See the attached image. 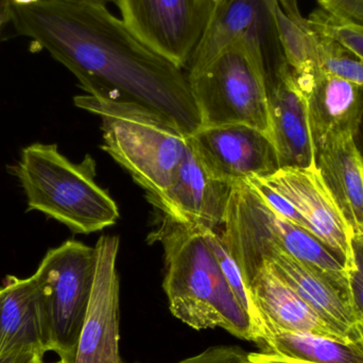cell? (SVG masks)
Here are the masks:
<instances>
[{"instance_id": "1", "label": "cell", "mask_w": 363, "mask_h": 363, "mask_svg": "<svg viewBox=\"0 0 363 363\" xmlns=\"http://www.w3.org/2000/svg\"><path fill=\"white\" fill-rule=\"evenodd\" d=\"M8 13L17 33L65 66L87 95L146 108L188 136L201 127L187 70L147 46L108 6L38 0L9 2Z\"/></svg>"}, {"instance_id": "2", "label": "cell", "mask_w": 363, "mask_h": 363, "mask_svg": "<svg viewBox=\"0 0 363 363\" xmlns=\"http://www.w3.org/2000/svg\"><path fill=\"white\" fill-rule=\"evenodd\" d=\"M153 239L163 245V287L172 315L196 330L222 328L256 343L249 315L239 304L201 228L164 216Z\"/></svg>"}, {"instance_id": "3", "label": "cell", "mask_w": 363, "mask_h": 363, "mask_svg": "<svg viewBox=\"0 0 363 363\" xmlns=\"http://www.w3.org/2000/svg\"><path fill=\"white\" fill-rule=\"evenodd\" d=\"M96 174L91 155L74 164L57 145L40 143L26 147L14 168L27 198V211H40L76 234L99 232L119 218L116 202L98 185Z\"/></svg>"}, {"instance_id": "4", "label": "cell", "mask_w": 363, "mask_h": 363, "mask_svg": "<svg viewBox=\"0 0 363 363\" xmlns=\"http://www.w3.org/2000/svg\"><path fill=\"white\" fill-rule=\"evenodd\" d=\"M222 239L247 287L264 259L281 252L351 291V273L313 235L275 213L247 182L233 185Z\"/></svg>"}, {"instance_id": "5", "label": "cell", "mask_w": 363, "mask_h": 363, "mask_svg": "<svg viewBox=\"0 0 363 363\" xmlns=\"http://www.w3.org/2000/svg\"><path fill=\"white\" fill-rule=\"evenodd\" d=\"M78 108L97 115L104 132L102 148L147 191L159 200L172 185L188 146V135L163 117L140 106L77 96Z\"/></svg>"}, {"instance_id": "6", "label": "cell", "mask_w": 363, "mask_h": 363, "mask_svg": "<svg viewBox=\"0 0 363 363\" xmlns=\"http://www.w3.org/2000/svg\"><path fill=\"white\" fill-rule=\"evenodd\" d=\"M188 77L201 127L240 123L270 138L266 72L243 40H235Z\"/></svg>"}, {"instance_id": "7", "label": "cell", "mask_w": 363, "mask_h": 363, "mask_svg": "<svg viewBox=\"0 0 363 363\" xmlns=\"http://www.w3.org/2000/svg\"><path fill=\"white\" fill-rule=\"evenodd\" d=\"M97 254L95 247L67 240L47 252L32 277L42 298L49 352L74 363L89 309Z\"/></svg>"}, {"instance_id": "8", "label": "cell", "mask_w": 363, "mask_h": 363, "mask_svg": "<svg viewBox=\"0 0 363 363\" xmlns=\"http://www.w3.org/2000/svg\"><path fill=\"white\" fill-rule=\"evenodd\" d=\"M279 0H223L188 64V74L199 72L218 53L241 40L262 62L267 83L274 81L288 65L277 32L275 10Z\"/></svg>"}, {"instance_id": "9", "label": "cell", "mask_w": 363, "mask_h": 363, "mask_svg": "<svg viewBox=\"0 0 363 363\" xmlns=\"http://www.w3.org/2000/svg\"><path fill=\"white\" fill-rule=\"evenodd\" d=\"M128 28L162 57L186 69L216 6L206 0H116Z\"/></svg>"}, {"instance_id": "10", "label": "cell", "mask_w": 363, "mask_h": 363, "mask_svg": "<svg viewBox=\"0 0 363 363\" xmlns=\"http://www.w3.org/2000/svg\"><path fill=\"white\" fill-rule=\"evenodd\" d=\"M190 147L209 176L234 184L267 179L281 169L268 134L251 125L200 127L188 136Z\"/></svg>"}, {"instance_id": "11", "label": "cell", "mask_w": 363, "mask_h": 363, "mask_svg": "<svg viewBox=\"0 0 363 363\" xmlns=\"http://www.w3.org/2000/svg\"><path fill=\"white\" fill-rule=\"evenodd\" d=\"M264 180L294 205L308 232L338 256L351 273L356 264L355 233L317 166L281 168Z\"/></svg>"}, {"instance_id": "12", "label": "cell", "mask_w": 363, "mask_h": 363, "mask_svg": "<svg viewBox=\"0 0 363 363\" xmlns=\"http://www.w3.org/2000/svg\"><path fill=\"white\" fill-rule=\"evenodd\" d=\"M118 236H104L95 245V281L74 363H123L119 355Z\"/></svg>"}, {"instance_id": "13", "label": "cell", "mask_w": 363, "mask_h": 363, "mask_svg": "<svg viewBox=\"0 0 363 363\" xmlns=\"http://www.w3.org/2000/svg\"><path fill=\"white\" fill-rule=\"evenodd\" d=\"M232 189V184L216 180L207 174L188 140L172 185L152 204L174 221L217 232L223 226Z\"/></svg>"}, {"instance_id": "14", "label": "cell", "mask_w": 363, "mask_h": 363, "mask_svg": "<svg viewBox=\"0 0 363 363\" xmlns=\"http://www.w3.org/2000/svg\"><path fill=\"white\" fill-rule=\"evenodd\" d=\"M270 138L279 168L317 166V148L311 130L308 101L289 66L269 85Z\"/></svg>"}, {"instance_id": "15", "label": "cell", "mask_w": 363, "mask_h": 363, "mask_svg": "<svg viewBox=\"0 0 363 363\" xmlns=\"http://www.w3.org/2000/svg\"><path fill=\"white\" fill-rule=\"evenodd\" d=\"M264 262L332 328L352 340L362 338L363 317L351 291L281 252H273Z\"/></svg>"}, {"instance_id": "16", "label": "cell", "mask_w": 363, "mask_h": 363, "mask_svg": "<svg viewBox=\"0 0 363 363\" xmlns=\"http://www.w3.org/2000/svg\"><path fill=\"white\" fill-rule=\"evenodd\" d=\"M247 290L264 325V342L269 335L277 330L307 333L342 342L357 341L347 338L324 321L267 262L256 273Z\"/></svg>"}, {"instance_id": "17", "label": "cell", "mask_w": 363, "mask_h": 363, "mask_svg": "<svg viewBox=\"0 0 363 363\" xmlns=\"http://www.w3.org/2000/svg\"><path fill=\"white\" fill-rule=\"evenodd\" d=\"M294 77L308 101L315 148L334 134H357L363 117L362 87L321 69Z\"/></svg>"}, {"instance_id": "18", "label": "cell", "mask_w": 363, "mask_h": 363, "mask_svg": "<svg viewBox=\"0 0 363 363\" xmlns=\"http://www.w3.org/2000/svg\"><path fill=\"white\" fill-rule=\"evenodd\" d=\"M17 349L48 353V330L34 277L9 275L0 287V354Z\"/></svg>"}, {"instance_id": "19", "label": "cell", "mask_w": 363, "mask_h": 363, "mask_svg": "<svg viewBox=\"0 0 363 363\" xmlns=\"http://www.w3.org/2000/svg\"><path fill=\"white\" fill-rule=\"evenodd\" d=\"M355 136L339 133L317 146V167L355 233L363 240V157Z\"/></svg>"}, {"instance_id": "20", "label": "cell", "mask_w": 363, "mask_h": 363, "mask_svg": "<svg viewBox=\"0 0 363 363\" xmlns=\"http://www.w3.org/2000/svg\"><path fill=\"white\" fill-rule=\"evenodd\" d=\"M262 352L311 363H363V337L353 342L307 333L277 330L269 335Z\"/></svg>"}, {"instance_id": "21", "label": "cell", "mask_w": 363, "mask_h": 363, "mask_svg": "<svg viewBox=\"0 0 363 363\" xmlns=\"http://www.w3.org/2000/svg\"><path fill=\"white\" fill-rule=\"evenodd\" d=\"M277 32L284 57L294 76L320 69L319 34L305 18L298 0H279L275 10Z\"/></svg>"}, {"instance_id": "22", "label": "cell", "mask_w": 363, "mask_h": 363, "mask_svg": "<svg viewBox=\"0 0 363 363\" xmlns=\"http://www.w3.org/2000/svg\"><path fill=\"white\" fill-rule=\"evenodd\" d=\"M318 34L320 69L349 81L363 89L362 60L335 38L321 32H318Z\"/></svg>"}, {"instance_id": "23", "label": "cell", "mask_w": 363, "mask_h": 363, "mask_svg": "<svg viewBox=\"0 0 363 363\" xmlns=\"http://www.w3.org/2000/svg\"><path fill=\"white\" fill-rule=\"evenodd\" d=\"M308 19L318 32L338 40L363 61V28L338 23L324 11H317Z\"/></svg>"}, {"instance_id": "24", "label": "cell", "mask_w": 363, "mask_h": 363, "mask_svg": "<svg viewBox=\"0 0 363 363\" xmlns=\"http://www.w3.org/2000/svg\"><path fill=\"white\" fill-rule=\"evenodd\" d=\"M255 189V191L262 196V200L275 211V213L281 215V217L286 218L289 220L292 223L301 226L304 230H308L307 223L303 219L302 216L298 213V211L294 208V205L285 198L281 196L277 190H275L272 186L269 185L264 179L262 178H251L245 181Z\"/></svg>"}, {"instance_id": "25", "label": "cell", "mask_w": 363, "mask_h": 363, "mask_svg": "<svg viewBox=\"0 0 363 363\" xmlns=\"http://www.w3.org/2000/svg\"><path fill=\"white\" fill-rule=\"evenodd\" d=\"M323 11L343 25L363 28V0H318Z\"/></svg>"}, {"instance_id": "26", "label": "cell", "mask_w": 363, "mask_h": 363, "mask_svg": "<svg viewBox=\"0 0 363 363\" xmlns=\"http://www.w3.org/2000/svg\"><path fill=\"white\" fill-rule=\"evenodd\" d=\"M247 355L239 347H213L178 363H240Z\"/></svg>"}, {"instance_id": "27", "label": "cell", "mask_w": 363, "mask_h": 363, "mask_svg": "<svg viewBox=\"0 0 363 363\" xmlns=\"http://www.w3.org/2000/svg\"><path fill=\"white\" fill-rule=\"evenodd\" d=\"M356 264L351 271V291L354 302L363 317V240L355 238Z\"/></svg>"}, {"instance_id": "28", "label": "cell", "mask_w": 363, "mask_h": 363, "mask_svg": "<svg viewBox=\"0 0 363 363\" xmlns=\"http://www.w3.org/2000/svg\"><path fill=\"white\" fill-rule=\"evenodd\" d=\"M44 352L34 349H17L0 354V363H44Z\"/></svg>"}, {"instance_id": "29", "label": "cell", "mask_w": 363, "mask_h": 363, "mask_svg": "<svg viewBox=\"0 0 363 363\" xmlns=\"http://www.w3.org/2000/svg\"><path fill=\"white\" fill-rule=\"evenodd\" d=\"M240 363H311L301 362V360L292 359V358L284 357L277 354L266 353H247V357Z\"/></svg>"}, {"instance_id": "30", "label": "cell", "mask_w": 363, "mask_h": 363, "mask_svg": "<svg viewBox=\"0 0 363 363\" xmlns=\"http://www.w3.org/2000/svg\"><path fill=\"white\" fill-rule=\"evenodd\" d=\"M8 1L10 4H15V6H26L36 4L38 0H8Z\"/></svg>"}, {"instance_id": "31", "label": "cell", "mask_w": 363, "mask_h": 363, "mask_svg": "<svg viewBox=\"0 0 363 363\" xmlns=\"http://www.w3.org/2000/svg\"><path fill=\"white\" fill-rule=\"evenodd\" d=\"M86 1L94 2V4H102V6H108V4H116V0H86Z\"/></svg>"}, {"instance_id": "32", "label": "cell", "mask_w": 363, "mask_h": 363, "mask_svg": "<svg viewBox=\"0 0 363 363\" xmlns=\"http://www.w3.org/2000/svg\"><path fill=\"white\" fill-rule=\"evenodd\" d=\"M206 1H208L209 4H213V6H217L218 4H221L223 0H206Z\"/></svg>"}, {"instance_id": "33", "label": "cell", "mask_w": 363, "mask_h": 363, "mask_svg": "<svg viewBox=\"0 0 363 363\" xmlns=\"http://www.w3.org/2000/svg\"><path fill=\"white\" fill-rule=\"evenodd\" d=\"M57 363H66V362H62V360H59V362H57Z\"/></svg>"}]
</instances>
